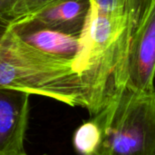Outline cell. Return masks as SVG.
<instances>
[{"label":"cell","instance_id":"1","mask_svg":"<svg viewBox=\"0 0 155 155\" xmlns=\"http://www.w3.org/2000/svg\"><path fill=\"white\" fill-rule=\"evenodd\" d=\"M93 118L101 130L94 155H155V93L124 86Z\"/></svg>","mask_w":155,"mask_h":155},{"label":"cell","instance_id":"2","mask_svg":"<svg viewBox=\"0 0 155 155\" xmlns=\"http://www.w3.org/2000/svg\"><path fill=\"white\" fill-rule=\"evenodd\" d=\"M0 88L48 97L89 111L83 83L73 68L35 60L1 31Z\"/></svg>","mask_w":155,"mask_h":155},{"label":"cell","instance_id":"3","mask_svg":"<svg viewBox=\"0 0 155 155\" xmlns=\"http://www.w3.org/2000/svg\"><path fill=\"white\" fill-rule=\"evenodd\" d=\"M155 0H150L133 34L125 66V87L155 93Z\"/></svg>","mask_w":155,"mask_h":155},{"label":"cell","instance_id":"4","mask_svg":"<svg viewBox=\"0 0 155 155\" xmlns=\"http://www.w3.org/2000/svg\"><path fill=\"white\" fill-rule=\"evenodd\" d=\"M5 30L25 46L74 70V61L81 48L80 35H66L28 20L6 22Z\"/></svg>","mask_w":155,"mask_h":155},{"label":"cell","instance_id":"5","mask_svg":"<svg viewBox=\"0 0 155 155\" xmlns=\"http://www.w3.org/2000/svg\"><path fill=\"white\" fill-rule=\"evenodd\" d=\"M29 97L25 92L0 88V155L25 153L29 123Z\"/></svg>","mask_w":155,"mask_h":155},{"label":"cell","instance_id":"6","mask_svg":"<svg viewBox=\"0 0 155 155\" xmlns=\"http://www.w3.org/2000/svg\"><path fill=\"white\" fill-rule=\"evenodd\" d=\"M90 8V0H55L16 20L32 21L57 32L79 36L86 24Z\"/></svg>","mask_w":155,"mask_h":155},{"label":"cell","instance_id":"7","mask_svg":"<svg viewBox=\"0 0 155 155\" xmlns=\"http://www.w3.org/2000/svg\"><path fill=\"white\" fill-rule=\"evenodd\" d=\"M100 143L101 130L94 118L81 124L74 134L73 144L79 154H95Z\"/></svg>","mask_w":155,"mask_h":155},{"label":"cell","instance_id":"8","mask_svg":"<svg viewBox=\"0 0 155 155\" xmlns=\"http://www.w3.org/2000/svg\"><path fill=\"white\" fill-rule=\"evenodd\" d=\"M55 0H17L6 22L22 18Z\"/></svg>","mask_w":155,"mask_h":155},{"label":"cell","instance_id":"9","mask_svg":"<svg viewBox=\"0 0 155 155\" xmlns=\"http://www.w3.org/2000/svg\"><path fill=\"white\" fill-rule=\"evenodd\" d=\"M97 11L104 15L118 16L124 13L125 0H90Z\"/></svg>","mask_w":155,"mask_h":155},{"label":"cell","instance_id":"10","mask_svg":"<svg viewBox=\"0 0 155 155\" xmlns=\"http://www.w3.org/2000/svg\"><path fill=\"white\" fill-rule=\"evenodd\" d=\"M17 0H0V21H7Z\"/></svg>","mask_w":155,"mask_h":155},{"label":"cell","instance_id":"11","mask_svg":"<svg viewBox=\"0 0 155 155\" xmlns=\"http://www.w3.org/2000/svg\"><path fill=\"white\" fill-rule=\"evenodd\" d=\"M16 155H28V154H26L25 153H19V154H16Z\"/></svg>","mask_w":155,"mask_h":155},{"label":"cell","instance_id":"12","mask_svg":"<svg viewBox=\"0 0 155 155\" xmlns=\"http://www.w3.org/2000/svg\"><path fill=\"white\" fill-rule=\"evenodd\" d=\"M154 78H155V73H154Z\"/></svg>","mask_w":155,"mask_h":155}]
</instances>
